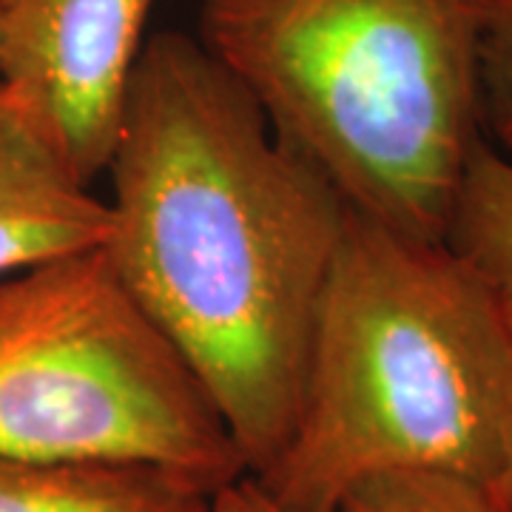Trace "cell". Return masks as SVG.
I'll use <instances>...</instances> for the list:
<instances>
[{
    "label": "cell",
    "instance_id": "1",
    "mask_svg": "<svg viewBox=\"0 0 512 512\" xmlns=\"http://www.w3.org/2000/svg\"><path fill=\"white\" fill-rule=\"evenodd\" d=\"M103 174L114 271L259 478L293 430L348 205L180 32L146 40Z\"/></svg>",
    "mask_w": 512,
    "mask_h": 512
},
{
    "label": "cell",
    "instance_id": "2",
    "mask_svg": "<svg viewBox=\"0 0 512 512\" xmlns=\"http://www.w3.org/2000/svg\"><path fill=\"white\" fill-rule=\"evenodd\" d=\"M510 384L512 336L476 271L444 239L348 208L291 436L256 481L296 512L404 470L493 487Z\"/></svg>",
    "mask_w": 512,
    "mask_h": 512
},
{
    "label": "cell",
    "instance_id": "3",
    "mask_svg": "<svg viewBox=\"0 0 512 512\" xmlns=\"http://www.w3.org/2000/svg\"><path fill=\"white\" fill-rule=\"evenodd\" d=\"M200 29L348 208L444 239L484 140V0H205Z\"/></svg>",
    "mask_w": 512,
    "mask_h": 512
},
{
    "label": "cell",
    "instance_id": "4",
    "mask_svg": "<svg viewBox=\"0 0 512 512\" xmlns=\"http://www.w3.org/2000/svg\"><path fill=\"white\" fill-rule=\"evenodd\" d=\"M0 458L143 464L211 490L248 476L214 404L106 248L0 279Z\"/></svg>",
    "mask_w": 512,
    "mask_h": 512
},
{
    "label": "cell",
    "instance_id": "5",
    "mask_svg": "<svg viewBox=\"0 0 512 512\" xmlns=\"http://www.w3.org/2000/svg\"><path fill=\"white\" fill-rule=\"evenodd\" d=\"M154 0H0V80L49 123L77 174L106 171Z\"/></svg>",
    "mask_w": 512,
    "mask_h": 512
},
{
    "label": "cell",
    "instance_id": "6",
    "mask_svg": "<svg viewBox=\"0 0 512 512\" xmlns=\"http://www.w3.org/2000/svg\"><path fill=\"white\" fill-rule=\"evenodd\" d=\"M109 205L23 94L0 80V279L103 248Z\"/></svg>",
    "mask_w": 512,
    "mask_h": 512
},
{
    "label": "cell",
    "instance_id": "7",
    "mask_svg": "<svg viewBox=\"0 0 512 512\" xmlns=\"http://www.w3.org/2000/svg\"><path fill=\"white\" fill-rule=\"evenodd\" d=\"M217 490L143 464H29L0 458V512H211Z\"/></svg>",
    "mask_w": 512,
    "mask_h": 512
},
{
    "label": "cell",
    "instance_id": "8",
    "mask_svg": "<svg viewBox=\"0 0 512 512\" xmlns=\"http://www.w3.org/2000/svg\"><path fill=\"white\" fill-rule=\"evenodd\" d=\"M444 242L487 285L512 336V157L487 137L464 165Z\"/></svg>",
    "mask_w": 512,
    "mask_h": 512
},
{
    "label": "cell",
    "instance_id": "9",
    "mask_svg": "<svg viewBox=\"0 0 512 512\" xmlns=\"http://www.w3.org/2000/svg\"><path fill=\"white\" fill-rule=\"evenodd\" d=\"M330 512H504L490 484L453 473L404 470L350 487Z\"/></svg>",
    "mask_w": 512,
    "mask_h": 512
},
{
    "label": "cell",
    "instance_id": "10",
    "mask_svg": "<svg viewBox=\"0 0 512 512\" xmlns=\"http://www.w3.org/2000/svg\"><path fill=\"white\" fill-rule=\"evenodd\" d=\"M481 126L484 137L512 157V0H484Z\"/></svg>",
    "mask_w": 512,
    "mask_h": 512
},
{
    "label": "cell",
    "instance_id": "11",
    "mask_svg": "<svg viewBox=\"0 0 512 512\" xmlns=\"http://www.w3.org/2000/svg\"><path fill=\"white\" fill-rule=\"evenodd\" d=\"M211 512H296L279 504L256 478L242 476L211 495Z\"/></svg>",
    "mask_w": 512,
    "mask_h": 512
},
{
    "label": "cell",
    "instance_id": "12",
    "mask_svg": "<svg viewBox=\"0 0 512 512\" xmlns=\"http://www.w3.org/2000/svg\"><path fill=\"white\" fill-rule=\"evenodd\" d=\"M493 493L501 501L504 512H512V384L504 421H501V458H498V476L493 481Z\"/></svg>",
    "mask_w": 512,
    "mask_h": 512
}]
</instances>
